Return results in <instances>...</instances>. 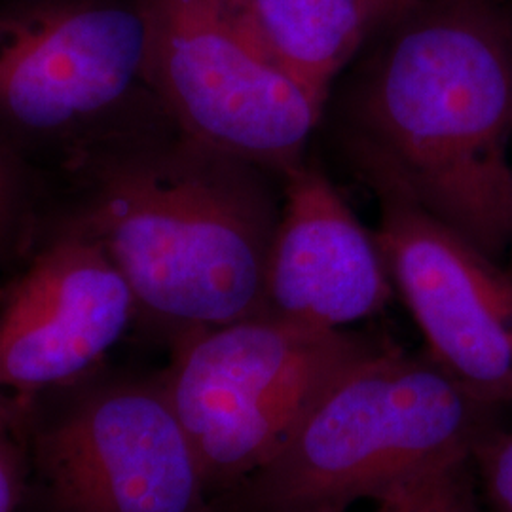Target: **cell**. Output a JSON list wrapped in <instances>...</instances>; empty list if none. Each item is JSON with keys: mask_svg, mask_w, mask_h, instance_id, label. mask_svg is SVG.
I'll return each instance as SVG.
<instances>
[{"mask_svg": "<svg viewBox=\"0 0 512 512\" xmlns=\"http://www.w3.org/2000/svg\"><path fill=\"white\" fill-rule=\"evenodd\" d=\"M378 243L427 357L488 406L512 404V272L471 239L389 190Z\"/></svg>", "mask_w": 512, "mask_h": 512, "instance_id": "obj_8", "label": "cell"}, {"mask_svg": "<svg viewBox=\"0 0 512 512\" xmlns=\"http://www.w3.org/2000/svg\"><path fill=\"white\" fill-rule=\"evenodd\" d=\"M418 2H421V0H366L374 33H378L385 23L401 16L403 12H406L408 8H412Z\"/></svg>", "mask_w": 512, "mask_h": 512, "instance_id": "obj_16", "label": "cell"}, {"mask_svg": "<svg viewBox=\"0 0 512 512\" xmlns=\"http://www.w3.org/2000/svg\"><path fill=\"white\" fill-rule=\"evenodd\" d=\"M348 509L342 507H319V509H304V511H291V512H346Z\"/></svg>", "mask_w": 512, "mask_h": 512, "instance_id": "obj_17", "label": "cell"}, {"mask_svg": "<svg viewBox=\"0 0 512 512\" xmlns=\"http://www.w3.org/2000/svg\"><path fill=\"white\" fill-rule=\"evenodd\" d=\"M509 10H511V42H512V0H509Z\"/></svg>", "mask_w": 512, "mask_h": 512, "instance_id": "obj_18", "label": "cell"}, {"mask_svg": "<svg viewBox=\"0 0 512 512\" xmlns=\"http://www.w3.org/2000/svg\"><path fill=\"white\" fill-rule=\"evenodd\" d=\"M37 236V194L31 167L0 145V262L31 251Z\"/></svg>", "mask_w": 512, "mask_h": 512, "instance_id": "obj_13", "label": "cell"}, {"mask_svg": "<svg viewBox=\"0 0 512 512\" xmlns=\"http://www.w3.org/2000/svg\"><path fill=\"white\" fill-rule=\"evenodd\" d=\"M283 183L264 315L306 329L346 330L384 311L395 285L376 234L317 165L302 162Z\"/></svg>", "mask_w": 512, "mask_h": 512, "instance_id": "obj_10", "label": "cell"}, {"mask_svg": "<svg viewBox=\"0 0 512 512\" xmlns=\"http://www.w3.org/2000/svg\"><path fill=\"white\" fill-rule=\"evenodd\" d=\"M374 512H480L471 459L444 465L406 482L382 497Z\"/></svg>", "mask_w": 512, "mask_h": 512, "instance_id": "obj_12", "label": "cell"}, {"mask_svg": "<svg viewBox=\"0 0 512 512\" xmlns=\"http://www.w3.org/2000/svg\"><path fill=\"white\" fill-rule=\"evenodd\" d=\"M372 348L349 330L306 329L266 315L173 342L160 378L213 499L272 458L336 378Z\"/></svg>", "mask_w": 512, "mask_h": 512, "instance_id": "obj_5", "label": "cell"}, {"mask_svg": "<svg viewBox=\"0 0 512 512\" xmlns=\"http://www.w3.org/2000/svg\"><path fill=\"white\" fill-rule=\"evenodd\" d=\"M141 6L150 90L184 135L281 179L306 162L325 105L277 63L245 0Z\"/></svg>", "mask_w": 512, "mask_h": 512, "instance_id": "obj_6", "label": "cell"}, {"mask_svg": "<svg viewBox=\"0 0 512 512\" xmlns=\"http://www.w3.org/2000/svg\"><path fill=\"white\" fill-rule=\"evenodd\" d=\"M471 463L497 512H512V433L492 429L476 444Z\"/></svg>", "mask_w": 512, "mask_h": 512, "instance_id": "obj_14", "label": "cell"}, {"mask_svg": "<svg viewBox=\"0 0 512 512\" xmlns=\"http://www.w3.org/2000/svg\"><path fill=\"white\" fill-rule=\"evenodd\" d=\"M511 251H512V245H511Z\"/></svg>", "mask_w": 512, "mask_h": 512, "instance_id": "obj_19", "label": "cell"}, {"mask_svg": "<svg viewBox=\"0 0 512 512\" xmlns=\"http://www.w3.org/2000/svg\"><path fill=\"white\" fill-rule=\"evenodd\" d=\"M141 0H0V145L57 167L162 112Z\"/></svg>", "mask_w": 512, "mask_h": 512, "instance_id": "obj_4", "label": "cell"}, {"mask_svg": "<svg viewBox=\"0 0 512 512\" xmlns=\"http://www.w3.org/2000/svg\"><path fill=\"white\" fill-rule=\"evenodd\" d=\"M494 406L465 393L427 355L374 346L313 404L258 471L213 499L215 512H291L382 497L471 459Z\"/></svg>", "mask_w": 512, "mask_h": 512, "instance_id": "obj_3", "label": "cell"}, {"mask_svg": "<svg viewBox=\"0 0 512 512\" xmlns=\"http://www.w3.org/2000/svg\"><path fill=\"white\" fill-rule=\"evenodd\" d=\"M382 29L344 105L353 162L372 190L503 260L512 245L509 0H421Z\"/></svg>", "mask_w": 512, "mask_h": 512, "instance_id": "obj_1", "label": "cell"}, {"mask_svg": "<svg viewBox=\"0 0 512 512\" xmlns=\"http://www.w3.org/2000/svg\"><path fill=\"white\" fill-rule=\"evenodd\" d=\"M59 169L73 190L67 220L109 253L137 317L177 342L264 315L277 175L184 135L165 112Z\"/></svg>", "mask_w": 512, "mask_h": 512, "instance_id": "obj_2", "label": "cell"}, {"mask_svg": "<svg viewBox=\"0 0 512 512\" xmlns=\"http://www.w3.org/2000/svg\"><path fill=\"white\" fill-rule=\"evenodd\" d=\"M31 251L0 293V393L73 384L137 319L124 275L82 226L65 220Z\"/></svg>", "mask_w": 512, "mask_h": 512, "instance_id": "obj_9", "label": "cell"}, {"mask_svg": "<svg viewBox=\"0 0 512 512\" xmlns=\"http://www.w3.org/2000/svg\"><path fill=\"white\" fill-rule=\"evenodd\" d=\"M37 461L59 512H215L160 376L82 393L38 437Z\"/></svg>", "mask_w": 512, "mask_h": 512, "instance_id": "obj_7", "label": "cell"}, {"mask_svg": "<svg viewBox=\"0 0 512 512\" xmlns=\"http://www.w3.org/2000/svg\"><path fill=\"white\" fill-rule=\"evenodd\" d=\"M19 471L16 454L0 416V512H14L19 501Z\"/></svg>", "mask_w": 512, "mask_h": 512, "instance_id": "obj_15", "label": "cell"}, {"mask_svg": "<svg viewBox=\"0 0 512 512\" xmlns=\"http://www.w3.org/2000/svg\"><path fill=\"white\" fill-rule=\"evenodd\" d=\"M277 63L321 101L374 33L366 0H245Z\"/></svg>", "mask_w": 512, "mask_h": 512, "instance_id": "obj_11", "label": "cell"}]
</instances>
